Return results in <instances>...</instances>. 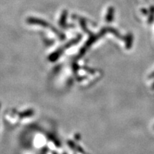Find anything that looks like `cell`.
<instances>
[{
  "mask_svg": "<svg viewBox=\"0 0 154 154\" xmlns=\"http://www.w3.org/2000/svg\"><path fill=\"white\" fill-rule=\"evenodd\" d=\"M113 13H114V9H113V7H109L108 9V12L106 14V21L107 22H111L113 19Z\"/></svg>",
  "mask_w": 154,
  "mask_h": 154,
  "instance_id": "cell-1",
  "label": "cell"
}]
</instances>
